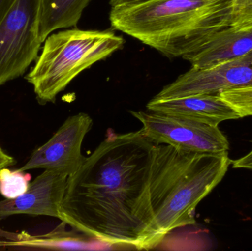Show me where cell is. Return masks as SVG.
<instances>
[{
	"label": "cell",
	"mask_w": 252,
	"mask_h": 251,
	"mask_svg": "<svg viewBox=\"0 0 252 251\" xmlns=\"http://www.w3.org/2000/svg\"><path fill=\"white\" fill-rule=\"evenodd\" d=\"M155 146L140 130L108 134L68 177L61 221L109 246L157 247L149 193Z\"/></svg>",
	"instance_id": "1"
},
{
	"label": "cell",
	"mask_w": 252,
	"mask_h": 251,
	"mask_svg": "<svg viewBox=\"0 0 252 251\" xmlns=\"http://www.w3.org/2000/svg\"><path fill=\"white\" fill-rule=\"evenodd\" d=\"M232 0H145L112 7L118 29L169 57H182L230 25Z\"/></svg>",
	"instance_id": "2"
},
{
	"label": "cell",
	"mask_w": 252,
	"mask_h": 251,
	"mask_svg": "<svg viewBox=\"0 0 252 251\" xmlns=\"http://www.w3.org/2000/svg\"><path fill=\"white\" fill-rule=\"evenodd\" d=\"M229 153H188L156 144L150 174V203L157 246L173 230L195 224V212L226 175Z\"/></svg>",
	"instance_id": "3"
},
{
	"label": "cell",
	"mask_w": 252,
	"mask_h": 251,
	"mask_svg": "<svg viewBox=\"0 0 252 251\" xmlns=\"http://www.w3.org/2000/svg\"><path fill=\"white\" fill-rule=\"evenodd\" d=\"M25 79L41 105L54 103L81 72L122 48L124 40L112 31L69 29L50 34Z\"/></svg>",
	"instance_id": "4"
},
{
	"label": "cell",
	"mask_w": 252,
	"mask_h": 251,
	"mask_svg": "<svg viewBox=\"0 0 252 251\" xmlns=\"http://www.w3.org/2000/svg\"><path fill=\"white\" fill-rule=\"evenodd\" d=\"M40 0H16L0 21V87L23 75L38 58Z\"/></svg>",
	"instance_id": "5"
},
{
	"label": "cell",
	"mask_w": 252,
	"mask_h": 251,
	"mask_svg": "<svg viewBox=\"0 0 252 251\" xmlns=\"http://www.w3.org/2000/svg\"><path fill=\"white\" fill-rule=\"evenodd\" d=\"M130 113L142 124V134L154 144H167L188 153L229 151V141L219 126L149 111L130 112Z\"/></svg>",
	"instance_id": "6"
},
{
	"label": "cell",
	"mask_w": 252,
	"mask_h": 251,
	"mask_svg": "<svg viewBox=\"0 0 252 251\" xmlns=\"http://www.w3.org/2000/svg\"><path fill=\"white\" fill-rule=\"evenodd\" d=\"M252 85V51L245 56L208 69L192 67L154 98L171 99L192 95H216Z\"/></svg>",
	"instance_id": "7"
},
{
	"label": "cell",
	"mask_w": 252,
	"mask_h": 251,
	"mask_svg": "<svg viewBox=\"0 0 252 251\" xmlns=\"http://www.w3.org/2000/svg\"><path fill=\"white\" fill-rule=\"evenodd\" d=\"M93 125V119L87 113L69 116L56 134L34 150L29 160L18 169H44L70 176L87 158L81 153V146Z\"/></svg>",
	"instance_id": "8"
},
{
	"label": "cell",
	"mask_w": 252,
	"mask_h": 251,
	"mask_svg": "<svg viewBox=\"0 0 252 251\" xmlns=\"http://www.w3.org/2000/svg\"><path fill=\"white\" fill-rule=\"evenodd\" d=\"M67 179L56 171L44 170L31 181L25 194L0 201V221L16 215L53 217L61 221Z\"/></svg>",
	"instance_id": "9"
},
{
	"label": "cell",
	"mask_w": 252,
	"mask_h": 251,
	"mask_svg": "<svg viewBox=\"0 0 252 251\" xmlns=\"http://www.w3.org/2000/svg\"><path fill=\"white\" fill-rule=\"evenodd\" d=\"M149 112L183 116L219 126L223 121L238 119L242 115L220 94L192 95L179 98H153L147 104Z\"/></svg>",
	"instance_id": "10"
},
{
	"label": "cell",
	"mask_w": 252,
	"mask_h": 251,
	"mask_svg": "<svg viewBox=\"0 0 252 251\" xmlns=\"http://www.w3.org/2000/svg\"><path fill=\"white\" fill-rule=\"evenodd\" d=\"M252 51V29L236 30L230 27L215 32L202 45L184 56L192 67L208 69L245 56Z\"/></svg>",
	"instance_id": "11"
},
{
	"label": "cell",
	"mask_w": 252,
	"mask_h": 251,
	"mask_svg": "<svg viewBox=\"0 0 252 251\" xmlns=\"http://www.w3.org/2000/svg\"><path fill=\"white\" fill-rule=\"evenodd\" d=\"M91 0H40L39 36L46 38L58 29L76 26Z\"/></svg>",
	"instance_id": "12"
},
{
	"label": "cell",
	"mask_w": 252,
	"mask_h": 251,
	"mask_svg": "<svg viewBox=\"0 0 252 251\" xmlns=\"http://www.w3.org/2000/svg\"><path fill=\"white\" fill-rule=\"evenodd\" d=\"M31 181V175L25 171L4 168L0 171V194L5 199L19 197L28 191Z\"/></svg>",
	"instance_id": "13"
},
{
	"label": "cell",
	"mask_w": 252,
	"mask_h": 251,
	"mask_svg": "<svg viewBox=\"0 0 252 251\" xmlns=\"http://www.w3.org/2000/svg\"><path fill=\"white\" fill-rule=\"evenodd\" d=\"M229 27L236 30L252 29V0H232Z\"/></svg>",
	"instance_id": "14"
},
{
	"label": "cell",
	"mask_w": 252,
	"mask_h": 251,
	"mask_svg": "<svg viewBox=\"0 0 252 251\" xmlns=\"http://www.w3.org/2000/svg\"><path fill=\"white\" fill-rule=\"evenodd\" d=\"M220 96L242 115L249 116L252 112V85L220 93Z\"/></svg>",
	"instance_id": "15"
},
{
	"label": "cell",
	"mask_w": 252,
	"mask_h": 251,
	"mask_svg": "<svg viewBox=\"0 0 252 251\" xmlns=\"http://www.w3.org/2000/svg\"><path fill=\"white\" fill-rule=\"evenodd\" d=\"M231 165L233 168H236V169H247L252 170V150L246 156L237 160L232 161Z\"/></svg>",
	"instance_id": "16"
},
{
	"label": "cell",
	"mask_w": 252,
	"mask_h": 251,
	"mask_svg": "<svg viewBox=\"0 0 252 251\" xmlns=\"http://www.w3.org/2000/svg\"><path fill=\"white\" fill-rule=\"evenodd\" d=\"M14 164V159L7 154L0 146V171L4 168H8L9 167L13 166Z\"/></svg>",
	"instance_id": "17"
},
{
	"label": "cell",
	"mask_w": 252,
	"mask_h": 251,
	"mask_svg": "<svg viewBox=\"0 0 252 251\" xmlns=\"http://www.w3.org/2000/svg\"><path fill=\"white\" fill-rule=\"evenodd\" d=\"M16 0H0V21L4 17Z\"/></svg>",
	"instance_id": "18"
},
{
	"label": "cell",
	"mask_w": 252,
	"mask_h": 251,
	"mask_svg": "<svg viewBox=\"0 0 252 251\" xmlns=\"http://www.w3.org/2000/svg\"><path fill=\"white\" fill-rule=\"evenodd\" d=\"M145 1V0H111L110 4L112 7H114V6L119 5V4L137 2V1Z\"/></svg>",
	"instance_id": "19"
},
{
	"label": "cell",
	"mask_w": 252,
	"mask_h": 251,
	"mask_svg": "<svg viewBox=\"0 0 252 251\" xmlns=\"http://www.w3.org/2000/svg\"><path fill=\"white\" fill-rule=\"evenodd\" d=\"M250 116H252V113H250Z\"/></svg>",
	"instance_id": "20"
}]
</instances>
